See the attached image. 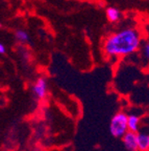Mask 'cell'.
<instances>
[{
	"label": "cell",
	"instance_id": "1",
	"mask_svg": "<svg viewBox=\"0 0 149 151\" xmlns=\"http://www.w3.org/2000/svg\"><path fill=\"white\" fill-rule=\"evenodd\" d=\"M141 34L136 28L116 32L105 39L103 52L111 58H124L137 52L141 46Z\"/></svg>",
	"mask_w": 149,
	"mask_h": 151
},
{
	"label": "cell",
	"instance_id": "7",
	"mask_svg": "<svg viewBox=\"0 0 149 151\" xmlns=\"http://www.w3.org/2000/svg\"><path fill=\"white\" fill-rule=\"evenodd\" d=\"M106 17L107 20L111 22H117L121 17V14L116 7H109L106 9Z\"/></svg>",
	"mask_w": 149,
	"mask_h": 151
},
{
	"label": "cell",
	"instance_id": "11",
	"mask_svg": "<svg viewBox=\"0 0 149 151\" xmlns=\"http://www.w3.org/2000/svg\"><path fill=\"white\" fill-rule=\"evenodd\" d=\"M147 32H148V33H149V25L147 26Z\"/></svg>",
	"mask_w": 149,
	"mask_h": 151
},
{
	"label": "cell",
	"instance_id": "5",
	"mask_svg": "<svg viewBox=\"0 0 149 151\" xmlns=\"http://www.w3.org/2000/svg\"><path fill=\"white\" fill-rule=\"evenodd\" d=\"M122 144L127 151H138L137 133L131 131L126 132L122 137Z\"/></svg>",
	"mask_w": 149,
	"mask_h": 151
},
{
	"label": "cell",
	"instance_id": "4",
	"mask_svg": "<svg viewBox=\"0 0 149 151\" xmlns=\"http://www.w3.org/2000/svg\"><path fill=\"white\" fill-rule=\"evenodd\" d=\"M138 151H149V129L140 128L137 132Z\"/></svg>",
	"mask_w": 149,
	"mask_h": 151
},
{
	"label": "cell",
	"instance_id": "12",
	"mask_svg": "<svg viewBox=\"0 0 149 151\" xmlns=\"http://www.w3.org/2000/svg\"><path fill=\"white\" fill-rule=\"evenodd\" d=\"M1 25H2V24H1V23H0V27H1Z\"/></svg>",
	"mask_w": 149,
	"mask_h": 151
},
{
	"label": "cell",
	"instance_id": "9",
	"mask_svg": "<svg viewBox=\"0 0 149 151\" xmlns=\"http://www.w3.org/2000/svg\"><path fill=\"white\" fill-rule=\"evenodd\" d=\"M141 55H142L143 59L149 61V41L143 43L142 47H141Z\"/></svg>",
	"mask_w": 149,
	"mask_h": 151
},
{
	"label": "cell",
	"instance_id": "2",
	"mask_svg": "<svg viewBox=\"0 0 149 151\" xmlns=\"http://www.w3.org/2000/svg\"><path fill=\"white\" fill-rule=\"evenodd\" d=\"M126 132H128L127 113L119 111L113 116L110 122V133L116 139H122Z\"/></svg>",
	"mask_w": 149,
	"mask_h": 151
},
{
	"label": "cell",
	"instance_id": "10",
	"mask_svg": "<svg viewBox=\"0 0 149 151\" xmlns=\"http://www.w3.org/2000/svg\"><path fill=\"white\" fill-rule=\"evenodd\" d=\"M4 52H5V47H4V45L0 43V54H4Z\"/></svg>",
	"mask_w": 149,
	"mask_h": 151
},
{
	"label": "cell",
	"instance_id": "3",
	"mask_svg": "<svg viewBox=\"0 0 149 151\" xmlns=\"http://www.w3.org/2000/svg\"><path fill=\"white\" fill-rule=\"evenodd\" d=\"M47 91H48V84H47V80L45 78H39L35 82L33 86V96L37 98L38 100H44L47 96Z\"/></svg>",
	"mask_w": 149,
	"mask_h": 151
},
{
	"label": "cell",
	"instance_id": "8",
	"mask_svg": "<svg viewBox=\"0 0 149 151\" xmlns=\"http://www.w3.org/2000/svg\"><path fill=\"white\" fill-rule=\"evenodd\" d=\"M15 36H16L17 40L21 41V42H26V41H28V39H29L28 34L26 33L25 31H22V29L17 31L16 33H15Z\"/></svg>",
	"mask_w": 149,
	"mask_h": 151
},
{
	"label": "cell",
	"instance_id": "6",
	"mask_svg": "<svg viewBox=\"0 0 149 151\" xmlns=\"http://www.w3.org/2000/svg\"><path fill=\"white\" fill-rule=\"evenodd\" d=\"M127 127H128V131L137 133L140 130V128L142 127L140 114H138L136 112L127 113Z\"/></svg>",
	"mask_w": 149,
	"mask_h": 151
}]
</instances>
